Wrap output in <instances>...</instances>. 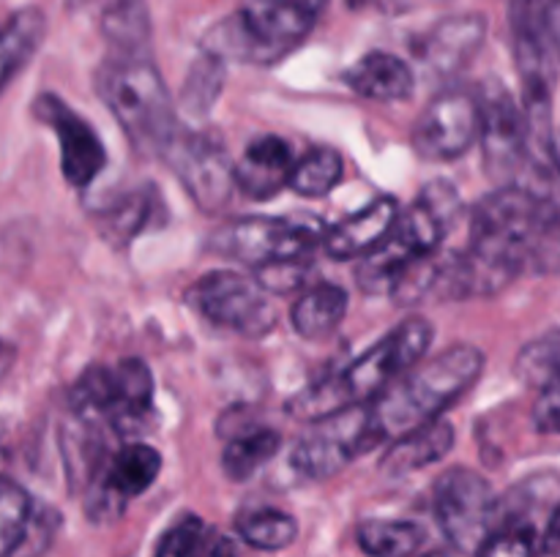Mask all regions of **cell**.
<instances>
[{"label": "cell", "mask_w": 560, "mask_h": 557, "mask_svg": "<svg viewBox=\"0 0 560 557\" xmlns=\"http://www.w3.org/2000/svg\"><path fill=\"white\" fill-rule=\"evenodd\" d=\"M399 218V205L394 197H377L370 205L342 218L323 233V249L331 260H353L375 249Z\"/></svg>", "instance_id": "d6986e66"}, {"label": "cell", "mask_w": 560, "mask_h": 557, "mask_svg": "<svg viewBox=\"0 0 560 557\" xmlns=\"http://www.w3.org/2000/svg\"><path fill=\"white\" fill-rule=\"evenodd\" d=\"M162 473V453L145 442H129L120 451L104 453L85 486V511L93 522H109L124 513L131 497H140Z\"/></svg>", "instance_id": "4fadbf2b"}, {"label": "cell", "mask_w": 560, "mask_h": 557, "mask_svg": "<svg viewBox=\"0 0 560 557\" xmlns=\"http://www.w3.org/2000/svg\"><path fill=\"white\" fill-rule=\"evenodd\" d=\"M328 0H244L202 38V52L222 60L271 66L301 47Z\"/></svg>", "instance_id": "5b68a950"}, {"label": "cell", "mask_w": 560, "mask_h": 557, "mask_svg": "<svg viewBox=\"0 0 560 557\" xmlns=\"http://www.w3.org/2000/svg\"><path fill=\"white\" fill-rule=\"evenodd\" d=\"M186 304L208 322L249 339H262L277 328V306L257 278L235 271H211L186 289Z\"/></svg>", "instance_id": "ba28073f"}, {"label": "cell", "mask_w": 560, "mask_h": 557, "mask_svg": "<svg viewBox=\"0 0 560 557\" xmlns=\"http://www.w3.org/2000/svg\"><path fill=\"white\" fill-rule=\"evenodd\" d=\"M413 557H448L446 552H430V555H413Z\"/></svg>", "instance_id": "f35d334b"}, {"label": "cell", "mask_w": 560, "mask_h": 557, "mask_svg": "<svg viewBox=\"0 0 560 557\" xmlns=\"http://www.w3.org/2000/svg\"><path fill=\"white\" fill-rule=\"evenodd\" d=\"M342 156L334 147H315L295 162L290 189L301 197H326L342 180Z\"/></svg>", "instance_id": "d6a6232c"}, {"label": "cell", "mask_w": 560, "mask_h": 557, "mask_svg": "<svg viewBox=\"0 0 560 557\" xmlns=\"http://www.w3.org/2000/svg\"><path fill=\"white\" fill-rule=\"evenodd\" d=\"M96 93L140 156L164 158L180 126L173 98L151 55H109L96 71Z\"/></svg>", "instance_id": "8992f818"}, {"label": "cell", "mask_w": 560, "mask_h": 557, "mask_svg": "<svg viewBox=\"0 0 560 557\" xmlns=\"http://www.w3.org/2000/svg\"><path fill=\"white\" fill-rule=\"evenodd\" d=\"M487 20L481 14L448 16L432 27L421 47V60L438 74H457L485 44Z\"/></svg>", "instance_id": "ffe728a7"}, {"label": "cell", "mask_w": 560, "mask_h": 557, "mask_svg": "<svg viewBox=\"0 0 560 557\" xmlns=\"http://www.w3.org/2000/svg\"><path fill=\"white\" fill-rule=\"evenodd\" d=\"M481 112L479 145L485 167L501 186L520 183L528 169L525 158V115L523 104L501 82L490 80L476 91Z\"/></svg>", "instance_id": "7c38bea8"}, {"label": "cell", "mask_w": 560, "mask_h": 557, "mask_svg": "<svg viewBox=\"0 0 560 557\" xmlns=\"http://www.w3.org/2000/svg\"><path fill=\"white\" fill-rule=\"evenodd\" d=\"M295 158L288 142L277 134L257 137L246 145L244 156L235 162V183L249 200H271L277 191L290 186Z\"/></svg>", "instance_id": "ac0fdd59"}, {"label": "cell", "mask_w": 560, "mask_h": 557, "mask_svg": "<svg viewBox=\"0 0 560 557\" xmlns=\"http://www.w3.org/2000/svg\"><path fill=\"white\" fill-rule=\"evenodd\" d=\"M432 344V325L424 317H408L386 339L345 366L337 375L295 393L288 413L299 420L331 418L345 410L372 404L392 382L427 358Z\"/></svg>", "instance_id": "7a4b0ae2"}, {"label": "cell", "mask_w": 560, "mask_h": 557, "mask_svg": "<svg viewBox=\"0 0 560 557\" xmlns=\"http://www.w3.org/2000/svg\"><path fill=\"white\" fill-rule=\"evenodd\" d=\"M312 276L310 257H301V260H282L271 262V265L255 268V278L266 293L271 295H284L301 289Z\"/></svg>", "instance_id": "d590c367"}, {"label": "cell", "mask_w": 560, "mask_h": 557, "mask_svg": "<svg viewBox=\"0 0 560 557\" xmlns=\"http://www.w3.org/2000/svg\"><path fill=\"white\" fill-rule=\"evenodd\" d=\"M238 538L260 552H279L299 535V522L279 508H255L235 519Z\"/></svg>", "instance_id": "f1b7e54d"}, {"label": "cell", "mask_w": 560, "mask_h": 557, "mask_svg": "<svg viewBox=\"0 0 560 557\" xmlns=\"http://www.w3.org/2000/svg\"><path fill=\"white\" fill-rule=\"evenodd\" d=\"M459 213L457 189L446 180L424 186L413 208L399 213L392 233L372 251L361 257L355 282L366 295H394L410 268L438 257L448 227Z\"/></svg>", "instance_id": "277c9868"}, {"label": "cell", "mask_w": 560, "mask_h": 557, "mask_svg": "<svg viewBox=\"0 0 560 557\" xmlns=\"http://www.w3.org/2000/svg\"><path fill=\"white\" fill-rule=\"evenodd\" d=\"M514 366H517L520 380L536 391L560 382V328H552L525 344Z\"/></svg>", "instance_id": "1f68e13d"}, {"label": "cell", "mask_w": 560, "mask_h": 557, "mask_svg": "<svg viewBox=\"0 0 560 557\" xmlns=\"http://www.w3.org/2000/svg\"><path fill=\"white\" fill-rule=\"evenodd\" d=\"M348 311V293L339 284H315L304 289L290 309V322L304 339H326L342 322Z\"/></svg>", "instance_id": "cb8c5ba5"}, {"label": "cell", "mask_w": 560, "mask_h": 557, "mask_svg": "<svg viewBox=\"0 0 560 557\" xmlns=\"http://www.w3.org/2000/svg\"><path fill=\"white\" fill-rule=\"evenodd\" d=\"M556 156H558V162H560V131H556Z\"/></svg>", "instance_id": "ab89813d"}, {"label": "cell", "mask_w": 560, "mask_h": 557, "mask_svg": "<svg viewBox=\"0 0 560 557\" xmlns=\"http://www.w3.org/2000/svg\"><path fill=\"white\" fill-rule=\"evenodd\" d=\"M541 552H545V557H560V506L550 517L545 535H541Z\"/></svg>", "instance_id": "74e56055"}, {"label": "cell", "mask_w": 560, "mask_h": 557, "mask_svg": "<svg viewBox=\"0 0 560 557\" xmlns=\"http://www.w3.org/2000/svg\"><path fill=\"white\" fill-rule=\"evenodd\" d=\"M282 448V437L273 429H252L244 435H233L222 453V470L228 478L246 481L266 467Z\"/></svg>", "instance_id": "83f0119b"}, {"label": "cell", "mask_w": 560, "mask_h": 557, "mask_svg": "<svg viewBox=\"0 0 560 557\" xmlns=\"http://www.w3.org/2000/svg\"><path fill=\"white\" fill-rule=\"evenodd\" d=\"M98 27L113 55H151V11L145 0H98Z\"/></svg>", "instance_id": "7402d4cb"}, {"label": "cell", "mask_w": 560, "mask_h": 557, "mask_svg": "<svg viewBox=\"0 0 560 557\" xmlns=\"http://www.w3.org/2000/svg\"><path fill=\"white\" fill-rule=\"evenodd\" d=\"M33 109H36V118L44 120L58 137L60 169H63L66 183L74 189H88L107 164V151L93 126L52 93L38 96Z\"/></svg>", "instance_id": "e0dca14e"}, {"label": "cell", "mask_w": 560, "mask_h": 557, "mask_svg": "<svg viewBox=\"0 0 560 557\" xmlns=\"http://www.w3.org/2000/svg\"><path fill=\"white\" fill-rule=\"evenodd\" d=\"M474 557H536V533L530 524H503L479 546Z\"/></svg>", "instance_id": "e575fe53"}, {"label": "cell", "mask_w": 560, "mask_h": 557, "mask_svg": "<svg viewBox=\"0 0 560 557\" xmlns=\"http://www.w3.org/2000/svg\"><path fill=\"white\" fill-rule=\"evenodd\" d=\"M224 85V60L211 52H202L200 58L191 63L189 76L180 91V102L191 115H208L217 104L219 93Z\"/></svg>", "instance_id": "836d02e7"}, {"label": "cell", "mask_w": 560, "mask_h": 557, "mask_svg": "<svg viewBox=\"0 0 560 557\" xmlns=\"http://www.w3.org/2000/svg\"><path fill=\"white\" fill-rule=\"evenodd\" d=\"M432 508L443 535L465 555H476L495 533V491L485 475L470 467H452L435 481Z\"/></svg>", "instance_id": "9c48e42d"}, {"label": "cell", "mask_w": 560, "mask_h": 557, "mask_svg": "<svg viewBox=\"0 0 560 557\" xmlns=\"http://www.w3.org/2000/svg\"><path fill=\"white\" fill-rule=\"evenodd\" d=\"M534 426L541 435H556L560 437V382L541 388L539 396L534 402Z\"/></svg>", "instance_id": "8d00e7d4"}, {"label": "cell", "mask_w": 560, "mask_h": 557, "mask_svg": "<svg viewBox=\"0 0 560 557\" xmlns=\"http://www.w3.org/2000/svg\"><path fill=\"white\" fill-rule=\"evenodd\" d=\"M355 538L370 557H413L424 544V530L405 519H366L355 530Z\"/></svg>", "instance_id": "4316f807"}, {"label": "cell", "mask_w": 560, "mask_h": 557, "mask_svg": "<svg viewBox=\"0 0 560 557\" xmlns=\"http://www.w3.org/2000/svg\"><path fill=\"white\" fill-rule=\"evenodd\" d=\"M164 162L175 169L186 194L202 213H222L238 191L235 162L213 137L200 131L180 129L164 153Z\"/></svg>", "instance_id": "8fae6325"}, {"label": "cell", "mask_w": 560, "mask_h": 557, "mask_svg": "<svg viewBox=\"0 0 560 557\" xmlns=\"http://www.w3.org/2000/svg\"><path fill=\"white\" fill-rule=\"evenodd\" d=\"M153 557H244V549L200 517H184L162 535Z\"/></svg>", "instance_id": "d4e9b609"}, {"label": "cell", "mask_w": 560, "mask_h": 557, "mask_svg": "<svg viewBox=\"0 0 560 557\" xmlns=\"http://www.w3.org/2000/svg\"><path fill=\"white\" fill-rule=\"evenodd\" d=\"M481 369L485 355L474 344H454L416 364L375 402L366 404L372 442L381 446L397 440L441 418L443 410L474 386Z\"/></svg>", "instance_id": "3957f363"}, {"label": "cell", "mask_w": 560, "mask_h": 557, "mask_svg": "<svg viewBox=\"0 0 560 557\" xmlns=\"http://www.w3.org/2000/svg\"><path fill=\"white\" fill-rule=\"evenodd\" d=\"M151 189H135L129 191V194L120 197V200H115L109 208H104V211L98 213L104 238L113 240V244L118 246L129 244V240L135 238L137 233H142L145 224L151 222Z\"/></svg>", "instance_id": "4dcf8cb0"}, {"label": "cell", "mask_w": 560, "mask_h": 557, "mask_svg": "<svg viewBox=\"0 0 560 557\" xmlns=\"http://www.w3.org/2000/svg\"><path fill=\"white\" fill-rule=\"evenodd\" d=\"M345 85L372 102H405L413 96V71L402 58L392 52H366L342 74Z\"/></svg>", "instance_id": "44dd1931"}, {"label": "cell", "mask_w": 560, "mask_h": 557, "mask_svg": "<svg viewBox=\"0 0 560 557\" xmlns=\"http://www.w3.org/2000/svg\"><path fill=\"white\" fill-rule=\"evenodd\" d=\"M454 446V426L438 418L410 435L392 440V448L381 459V470L388 475H405L432 462H441Z\"/></svg>", "instance_id": "603a6c76"}, {"label": "cell", "mask_w": 560, "mask_h": 557, "mask_svg": "<svg viewBox=\"0 0 560 557\" xmlns=\"http://www.w3.org/2000/svg\"><path fill=\"white\" fill-rule=\"evenodd\" d=\"M153 404V375L140 358H126L118 366H91L77 377L69 391L74 420L88 426H131Z\"/></svg>", "instance_id": "52a82bcc"}, {"label": "cell", "mask_w": 560, "mask_h": 557, "mask_svg": "<svg viewBox=\"0 0 560 557\" xmlns=\"http://www.w3.org/2000/svg\"><path fill=\"white\" fill-rule=\"evenodd\" d=\"M509 27L523 91L552 93L560 76V0H512Z\"/></svg>", "instance_id": "30bf717a"}, {"label": "cell", "mask_w": 560, "mask_h": 557, "mask_svg": "<svg viewBox=\"0 0 560 557\" xmlns=\"http://www.w3.org/2000/svg\"><path fill=\"white\" fill-rule=\"evenodd\" d=\"M481 112L476 93L452 87L443 91L421 109L413 126L416 153L427 162H454L479 142Z\"/></svg>", "instance_id": "5bb4252c"}, {"label": "cell", "mask_w": 560, "mask_h": 557, "mask_svg": "<svg viewBox=\"0 0 560 557\" xmlns=\"http://www.w3.org/2000/svg\"><path fill=\"white\" fill-rule=\"evenodd\" d=\"M44 38V14L38 9H22L0 25V91L11 76L33 58Z\"/></svg>", "instance_id": "484cf974"}, {"label": "cell", "mask_w": 560, "mask_h": 557, "mask_svg": "<svg viewBox=\"0 0 560 557\" xmlns=\"http://www.w3.org/2000/svg\"><path fill=\"white\" fill-rule=\"evenodd\" d=\"M375 442L370 435V413L364 407L345 410L331 418L317 420L310 435L301 437L293 448V467L306 478H331L348 467L355 457L372 451Z\"/></svg>", "instance_id": "9a60e30c"}, {"label": "cell", "mask_w": 560, "mask_h": 557, "mask_svg": "<svg viewBox=\"0 0 560 557\" xmlns=\"http://www.w3.org/2000/svg\"><path fill=\"white\" fill-rule=\"evenodd\" d=\"M479 260L509 284L523 271L560 268V200L528 186H498L470 213V244Z\"/></svg>", "instance_id": "6da1fadb"}, {"label": "cell", "mask_w": 560, "mask_h": 557, "mask_svg": "<svg viewBox=\"0 0 560 557\" xmlns=\"http://www.w3.org/2000/svg\"><path fill=\"white\" fill-rule=\"evenodd\" d=\"M33 517L31 495L14 481L0 478V557H14L25 546Z\"/></svg>", "instance_id": "f546056e"}, {"label": "cell", "mask_w": 560, "mask_h": 557, "mask_svg": "<svg viewBox=\"0 0 560 557\" xmlns=\"http://www.w3.org/2000/svg\"><path fill=\"white\" fill-rule=\"evenodd\" d=\"M315 244L317 233L306 227V224L266 216L238 218V222L219 229L217 238H213V246L219 251H224V254L235 257V260L246 262L252 268L310 257Z\"/></svg>", "instance_id": "2e32d148"}]
</instances>
